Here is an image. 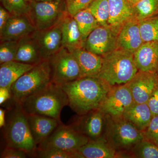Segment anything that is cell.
Segmentation results:
<instances>
[{
	"instance_id": "cell-1",
	"label": "cell",
	"mask_w": 158,
	"mask_h": 158,
	"mask_svg": "<svg viewBox=\"0 0 158 158\" xmlns=\"http://www.w3.org/2000/svg\"><path fill=\"white\" fill-rule=\"evenodd\" d=\"M69 106L78 115L98 109L111 87L98 77H83L61 85Z\"/></svg>"
},
{
	"instance_id": "cell-2",
	"label": "cell",
	"mask_w": 158,
	"mask_h": 158,
	"mask_svg": "<svg viewBox=\"0 0 158 158\" xmlns=\"http://www.w3.org/2000/svg\"><path fill=\"white\" fill-rule=\"evenodd\" d=\"M27 114H37L56 118L60 122L63 108L69 106L68 98L61 85L52 82L19 104Z\"/></svg>"
},
{
	"instance_id": "cell-3",
	"label": "cell",
	"mask_w": 158,
	"mask_h": 158,
	"mask_svg": "<svg viewBox=\"0 0 158 158\" xmlns=\"http://www.w3.org/2000/svg\"><path fill=\"white\" fill-rule=\"evenodd\" d=\"M102 57L98 78L110 87L125 85L138 72L134 54L117 48Z\"/></svg>"
},
{
	"instance_id": "cell-4",
	"label": "cell",
	"mask_w": 158,
	"mask_h": 158,
	"mask_svg": "<svg viewBox=\"0 0 158 158\" xmlns=\"http://www.w3.org/2000/svg\"><path fill=\"white\" fill-rule=\"evenodd\" d=\"M15 104L14 109L8 113L4 127L7 146L21 150L34 156L37 145L29 127L27 115L19 104Z\"/></svg>"
},
{
	"instance_id": "cell-5",
	"label": "cell",
	"mask_w": 158,
	"mask_h": 158,
	"mask_svg": "<svg viewBox=\"0 0 158 158\" xmlns=\"http://www.w3.org/2000/svg\"><path fill=\"white\" fill-rule=\"evenodd\" d=\"M52 82L49 61L43 60L20 77L11 85V98L19 104Z\"/></svg>"
},
{
	"instance_id": "cell-6",
	"label": "cell",
	"mask_w": 158,
	"mask_h": 158,
	"mask_svg": "<svg viewBox=\"0 0 158 158\" xmlns=\"http://www.w3.org/2000/svg\"><path fill=\"white\" fill-rule=\"evenodd\" d=\"M106 134L104 137L120 154L122 152L130 153L133 148L144 139L143 132L130 122L123 118H113L106 116Z\"/></svg>"
},
{
	"instance_id": "cell-7",
	"label": "cell",
	"mask_w": 158,
	"mask_h": 158,
	"mask_svg": "<svg viewBox=\"0 0 158 158\" xmlns=\"http://www.w3.org/2000/svg\"><path fill=\"white\" fill-rule=\"evenodd\" d=\"M65 0L38 1L30 2V9L27 16L37 31L50 28L61 22L68 14Z\"/></svg>"
},
{
	"instance_id": "cell-8",
	"label": "cell",
	"mask_w": 158,
	"mask_h": 158,
	"mask_svg": "<svg viewBox=\"0 0 158 158\" xmlns=\"http://www.w3.org/2000/svg\"><path fill=\"white\" fill-rule=\"evenodd\" d=\"M48 60L54 84L62 85L82 77L76 58L66 48H62Z\"/></svg>"
},
{
	"instance_id": "cell-9",
	"label": "cell",
	"mask_w": 158,
	"mask_h": 158,
	"mask_svg": "<svg viewBox=\"0 0 158 158\" xmlns=\"http://www.w3.org/2000/svg\"><path fill=\"white\" fill-rule=\"evenodd\" d=\"M90 139L77 131L71 126L61 123L45 141L37 146L38 148H56L74 152Z\"/></svg>"
},
{
	"instance_id": "cell-10",
	"label": "cell",
	"mask_w": 158,
	"mask_h": 158,
	"mask_svg": "<svg viewBox=\"0 0 158 158\" xmlns=\"http://www.w3.org/2000/svg\"><path fill=\"white\" fill-rule=\"evenodd\" d=\"M134 103L132 94L126 84L111 87L98 109L106 116L123 118L125 112Z\"/></svg>"
},
{
	"instance_id": "cell-11",
	"label": "cell",
	"mask_w": 158,
	"mask_h": 158,
	"mask_svg": "<svg viewBox=\"0 0 158 158\" xmlns=\"http://www.w3.org/2000/svg\"><path fill=\"white\" fill-rule=\"evenodd\" d=\"M117 34L109 26H99L85 40L84 48L103 56L117 49Z\"/></svg>"
},
{
	"instance_id": "cell-12",
	"label": "cell",
	"mask_w": 158,
	"mask_h": 158,
	"mask_svg": "<svg viewBox=\"0 0 158 158\" xmlns=\"http://www.w3.org/2000/svg\"><path fill=\"white\" fill-rule=\"evenodd\" d=\"M80 116L70 125L77 131L88 137L90 140L102 137L106 115L98 109Z\"/></svg>"
},
{
	"instance_id": "cell-13",
	"label": "cell",
	"mask_w": 158,
	"mask_h": 158,
	"mask_svg": "<svg viewBox=\"0 0 158 158\" xmlns=\"http://www.w3.org/2000/svg\"><path fill=\"white\" fill-rule=\"evenodd\" d=\"M127 84L131 90L135 103H147L158 85V73L139 70Z\"/></svg>"
},
{
	"instance_id": "cell-14",
	"label": "cell",
	"mask_w": 158,
	"mask_h": 158,
	"mask_svg": "<svg viewBox=\"0 0 158 158\" xmlns=\"http://www.w3.org/2000/svg\"><path fill=\"white\" fill-rule=\"evenodd\" d=\"M62 21L52 27L36 31L32 34L44 60H48L62 48Z\"/></svg>"
},
{
	"instance_id": "cell-15",
	"label": "cell",
	"mask_w": 158,
	"mask_h": 158,
	"mask_svg": "<svg viewBox=\"0 0 158 158\" xmlns=\"http://www.w3.org/2000/svg\"><path fill=\"white\" fill-rule=\"evenodd\" d=\"M37 29L26 15H11L6 26L0 31L1 42L19 40L34 34Z\"/></svg>"
},
{
	"instance_id": "cell-16",
	"label": "cell",
	"mask_w": 158,
	"mask_h": 158,
	"mask_svg": "<svg viewBox=\"0 0 158 158\" xmlns=\"http://www.w3.org/2000/svg\"><path fill=\"white\" fill-rule=\"evenodd\" d=\"M143 43L139 28V21L136 19L126 23L118 31L117 48L134 54Z\"/></svg>"
},
{
	"instance_id": "cell-17",
	"label": "cell",
	"mask_w": 158,
	"mask_h": 158,
	"mask_svg": "<svg viewBox=\"0 0 158 158\" xmlns=\"http://www.w3.org/2000/svg\"><path fill=\"white\" fill-rule=\"evenodd\" d=\"M108 25L118 34L123 25L135 18L134 7L128 0H109Z\"/></svg>"
},
{
	"instance_id": "cell-18",
	"label": "cell",
	"mask_w": 158,
	"mask_h": 158,
	"mask_svg": "<svg viewBox=\"0 0 158 158\" xmlns=\"http://www.w3.org/2000/svg\"><path fill=\"white\" fill-rule=\"evenodd\" d=\"M74 152L77 158H116L123 156L102 136L96 140H89Z\"/></svg>"
},
{
	"instance_id": "cell-19",
	"label": "cell",
	"mask_w": 158,
	"mask_h": 158,
	"mask_svg": "<svg viewBox=\"0 0 158 158\" xmlns=\"http://www.w3.org/2000/svg\"><path fill=\"white\" fill-rule=\"evenodd\" d=\"M27 118L31 134L37 147L62 123L56 118L37 114L27 115Z\"/></svg>"
},
{
	"instance_id": "cell-20",
	"label": "cell",
	"mask_w": 158,
	"mask_h": 158,
	"mask_svg": "<svg viewBox=\"0 0 158 158\" xmlns=\"http://www.w3.org/2000/svg\"><path fill=\"white\" fill-rule=\"evenodd\" d=\"M134 58L139 71L158 73V41L144 43Z\"/></svg>"
},
{
	"instance_id": "cell-21",
	"label": "cell",
	"mask_w": 158,
	"mask_h": 158,
	"mask_svg": "<svg viewBox=\"0 0 158 158\" xmlns=\"http://www.w3.org/2000/svg\"><path fill=\"white\" fill-rule=\"evenodd\" d=\"M62 46L70 52L78 49L84 48L85 41L73 16L69 13L61 23Z\"/></svg>"
},
{
	"instance_id": "cell-22",
	"label": "cell",
	"mask_w": 158,
	"mask_h": 158,
	"mask_svg": "<svg viewBox=\"0 0 158 158\" xmlns=\"http://www.w3.org/2000/svg\"><path fill=\"white\" fill-rule=\"evenodd\" d=\"M72 53L80 65L82 77H98L102 65V57L84 48L76 50Z\"/></svg>"
},
{
	"instance_id": "cell-23",
	"label": "cell",
	"mask_w": 158,
	"mask_h": 158,
	"mask_svg": "<svg viewBox=\"0 0 158 158\" xmlns=\"http://www.w3.org/2000/svg\"><path fill=\"white\" fill-rule=\"evenodd\" d=\"M32 34L19 40L18 48L15 61L35 65L44 60Z\"/></svg>"
},
{
	"instance_id": "cell-24",
	"label": "cell",
	"mask_w": 158,
	"mask_h": 158,
	"mask_svg": "<svg viewBox=\"0 0 158 158\" xmlns=\"http://www.w3.org/2000/svg\"><path fill=\"white\" fill-rule=\"evenodd\" d=\"M35 65L13 61L0 65V88H11V85L23 74Z\"/></svg>"
},
{
	"instance_id": "cell-25",
	"label": "cell",
	"mask_w": 158,
	"mask_h": 158,
	"mask_svg": "<svg viewBox=\"0 0 158 158\" xmlns=\"http://www.w3.org/2000/svg\"><path fill=\"white\" fill-rule=\"evenodd\" d=\"M153 118L152 113L147 103H134L126 110L123 118L143 132L149 125Z\"/></svg>"
},
{
	"instance_id": "cell-26",
	"label": "cell",
	"mask_w": 158,
	"mask_h": 158,
	"mask_svg": "<svg viewBox=\"0 0 158 158\" xmlns=\"http://www.w3.org/2000/svg\"><path fill=\"white\" fill-rule=\"evenodd\" d=\"M73 17L76 21L82 39L85 42L89 34L100 26L88 8L79 11Z\"/></svg>"
},
{
	"instance_id": "cell-27",
	"label": "cell",
	"mask_w": 158,
	"mask_h": 158,
	"mask_svg": "<svg viewBox=\"0 0 158 158\" xmlns=\"http://www.w3.org/2000/svg\"><path fill=\"white\" fill-rule=\"evenodd\" d=\"M139 21L143 42L158 41V15Z\"/></svg>"
},
{
	"instance_id": "cell-28",
	"label": "cell",
	"mask_w": 158,
	"mask_h": 158,
	"mask_svg": "<svg viewBox=\"0 0 158 158\" xmlns=\"http://www.w3.org/2000/svg\"><path fill=\"white\" fill-rule=\"evenodd\" d=\"M133 7L135 19L138 21L158 15V0H140Z\"/></svg>"
},
{
	"instance_id": "cell-29",
	"label": "cell",
	"mask_w": 158,
	"mask_h": 158,
	"mask_svg": "<svg viewBox=\"0 0 158 158\" xmlns=\"http://www.w3.org/2000/svg\"><path fill=\"white\" fill-rule=\"evenodd\" d=\"M88 8L100 26H109V0H94Z\"/></svg>"
},
{
	"instance_id": "cell-30",
	"label": "cell",
	"mask_w": 158,
	"mask_h": 158,
	"mask_svg": "<svg viewBox=\"0 0 158 158\" xmlns=\"http://www.w3.org/2000/svg\"><path fill=\"white\" fill-rule=\"evenodd\" d=\"M130 153L135 158H158V146L144 138L133 148Z\"/></svg>"
},
{
	"instance_id": "cell-31",
	"label": "cell",
	"mask_w": 158,
	"mask_h": 158,
	"mask_svg": "<svg viewBox=\"0 0 158 158\" xmlns=\"http://www.w3.org/2000/svg\"><path fill=\"white\" fill-rule=\"evenodd\" d=\"M2 6L11 15L27 16L30 9V2L26 0H1Z\"/></svg>"
},
{
	"instance_id": "cell-32",
	"label": "cell",
	"mask_w": 158,
	"mask_h": 158,
	"mask_svg": "<svg viewBox=\"0 0 158 158\" xmlns=\"http://www.w3.org/2000/svg\"><path fill=\"white\" fill-rule=\"evenodd\" d=\"M19 40H8L1 42L0 45V64L15 61Z\"/></svg>"
},
{
	"instance_id": "cell-33",
	"label": "cell",
	"mask_w": 158,
	"mask_h": 158,
	"mask_svg": "<svg viewBox=\"0 0 158 158\" xmlns=\"http://www.w3.org/2000/svg\"><path fill=\"white\" fill-rule=\"evenodd\" d=\"M34 156L40 158H77L74 152L52 148H37Z\"/></svg>"
},
{
	"instance_id": "cell-34",
	"label": "cell",
	"mask_w": 158,
	"mask_h": 158,
	"mask_svg": "<svg viewBox=\"0 0 158 158\" xmlns=\"http://www.w3.org/2000/svg\"><path fill=\"white\" fill-rule=\"evenodd\" d=\"M143 132L145 139L158 146V115L153 117L149 125Z\"/></svg>"
},
{
	"instance_id": "cell-35",
	"label": "cell",
	"mask_w": 158,
	"mask_h": 158,
	"mask_svg": "<svg viewBox=\"0 0 158 158\" xmlns=\"http://www.w3.org/2000/svg\"><path fill=\"white\" fill-rule=\"evenodd\" d=\"M94 0H73L67 7L69 14L73 16L79 11L88 8Z\"/></svg>"
},
{
	"instance_id": "cell-36",
	"label": "cell",
	"mask_w": 158,
	"mask_h": 158,
	"mask_svg": "<svg viewBox=\"0 0 158 158\" xmlns=\"http://www.w3.org/2000/svg\"><path fill=\"white\" fill-rule=\"evenodd\" d=\"M28 155L23 151L6 146L1 153V158H25Z\"/></svg>"
},
{
	"instance_id": "cell-37",
	"label": "cell",
	"mask_w": 158,
	"mask_h": 158,
	"mask_svg": "<svg viewBox=\"0 0 158 158\" xmlns=\"http://www.w3.org/2000/svg\"><path fill=\"white\" fill-rule=\"evenodd\" d=\"M147 104L152 113L153 117L158 115V84L152 94Z\"/></svg>"
},
{
	"instance_id": "cell-38",
	"label": "cell",
	"mask_w": 158,
	"mask_h": 158,
	"mask_svg": "<svg viewBox=\"0 0 158 158\" xmlns=\"http://www.w3.org/2000/svg\"><path fill=\"white\" fill-rule=\"evenodd\" d=\"M11 15L3 6L0 7V31H2L6 26Z\"/></svg>"
},
{
	"instance_id": "cell-39",
	"label": "cell",
	"mask_w": 158,
	"mask_h": 158,
	"mask_svg": "<svg viewBox=\"0 0 158 158\" xmlns=\"http://www.w3.org/2000/svg\"><path fill=\"white\" fill-rule=\"evenodd\" d=\"M11 98V88H0V104H3Z\"/></svg>"
},
{
	"instance_id": "cell-40",
	"label": "cell",
	"mask_w": 158,
	"mask_h": 158,
	"mask_svg": "<svg viewBox=\"0 0 158 158\" xmlns=\"http://www.w3.org/2000/svg\"><path fill=\"white\" fill-rule=\"evenodd\" d=\"M6 111L2 108L0 109V127L3 128L6 123Z\"/></svg>"
},
{
	"instance_id": "cell-41",
	"label": "cell",
	"mask_w": 158,
	"mask_h": 158,
	"mask_svg": "<svg viewBox=\"0 0 158 158\" xmlns=\"http://www.w3.org/2000/svg\"><path fill=\"white\" fill-rule=\"evenodd\" d=\"M128 1H129V2L132 6H134V5H135L136 3L138 2H139L140 0H128Z\"/></svg>"
},
{
	"instance_id": "cell-42",
	"label": "cell",
	"mask_w": 158,
	"mask_h": 158,
	"mask_svg": "<svg viewBox=\"0 0 158 158\" xmlns=\"http://www.w3.org/2000/svg\"><path fill=\"white\" fill-rule=\"evenodd\" d=\"M73 1V0H65L66 5H67V6H68L70 3H71Z\"/></svg>"
},
{
	"instance_id": "cell-43",
	"label": "cell",
	"mask_w": 158,
	"mask_h": 158,
	"mask_svg": "<svg viewBox=\"0 0 158 158\" xmlns=\"http://www.w3.org/2000/svg\"><path fill=\"white\" fill-rule=\"evenodd\" d=\"M36 1H62V0H35Z\"/></svg>"
},
{
	"instance_id": "cell-44",
	"label": "cell",
	"mask_w": 158,
	"mask_h": 158,
	"mask_svg": "<svg viewBox=\"0 0 158 158\" xmlns=\"http://www.w3.org/2000/svg\"><path fill=\"white\" fill-rule=\"evenodd\" d=\"M27 2H31V1H33V0H26Z\"/></svg>"
},
{
	"instance_id": "cell-45",
	"label": "cell",
	"mask_w": 158,
	"mask_h": 158,
	"mask_svg": "<svg viewBox=\"0 0 158 158\" xmlns=\"http://www.w3.org/2000/svg\"></svg>"
}]
</instances>
